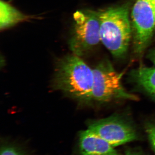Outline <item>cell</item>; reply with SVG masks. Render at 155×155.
<instances>
[{
  "instance_id": "cell-1",
  "label": "cell",
  "mask_w": 155,
  "mask_h": 155,
  "mask_svg": "<svg viewBox=\"0 0 155 155\" xmlns=\"http://www.w3.org/2000/svg\"><path fill=\"white\" fill-rule=\"evenodd\" d=\"M93 70L74 54L64 56L56 63L53 87L80 103L93 100Z\"/></svg>"
},
{
  "instance_id": "cell-2",
  "label": "cell",
  "mask_w": 155,
  "mask_h": 155,
  "mask_svg": "<svg viewBox=\"0 0 155 155\" xmlns=\"http://www.w3.org/2000/svg\"><path fill=\"white\" fill-rule=\"evenodd\" d=\"M99 11L101 42L115 58L124 57L129 48L132 32L129 4Z\"/></svg>"
},
{
  "instance_id": "cell-3",
  "label": "cell",
  "mask_w": 155,
  "mask_h": 155,
  "mask_svg": "<svg viewBox=\"0 0 155 155\" xmlns=\"http://www.w3.org/2000/svg\"><path fill=\"white\" fill-rule=\"evenodd\" d=\"M99 11L88 9L77 11L73 15L68 45L73 54L85 56L99 44Z\"/></svg>"
},
{
  "instance_id": "cell-4",
  "label": "cell",
  "mask_w": 155,
  "mask_h": 155,
  "mask_svg": "<svg viewBox=\"0 0 155 155\" xmlns=\"http://www.w3.org/2000/svg\"><path fill=\"white\" fill-rule=\"evenodd\" d=\"M93 70V100L108 102L115 100L138 99L124 88L122 83V73L116 71L110 62H101Z\"/></svg>"
},
{
  "instance_id": "cell-5",
  "label": "cell",
  "mask_w": 155,
  "mask_h": 155,
  "mask_svg": "<svg viewBox=\"0 0 155 155\" xmlns=\"http://www.w3.org/2000/svg\"><path fill=\"white\" fill-rule=\"evenodd\" d=\"M131 19L134 52L140 57L148 47L155 30L154 13L150 0H136Z\"/></svg>"
},
{
  "instance_id": "cell-6",
  "label": "cell",
  "mask_w": 155,
  "mask_h": 155,
  "mask_svg": "<svg viewBox=\"0 0 155 155\" xmlns=\"http://www.w3.org/2000/svg\"><path fill=\"white\" fill-rule=\"evenodd\" d=\"M88 129L114 147L134 141L137 138L133 126L117 116L93 121L89 124Z\"/></svg>"
},
{
  "instance_id": "cell-7",
  "label": "cell",
  "mask_w": 155,
  "mask_h": 155,
  "mask_svg": "<svg viewBox=\"0 0 155 155\" xmlns=\"http://www.w3.org/2000/svg\"><path fill=\"white\" fill-rule=\"evenodd\" d=\"M115 148L89 129L80 134V155H119Z\"/></svg>"
},
{
  "instance_id": "cell-8",
  "label": "cell",
  "mask_w": 155,
  "mask_h": 155,
  "mask_svg": "<svg viewBox=\"0 0 155 155\" xmlns=\"http://www.w3.org/2000/svg\"><path fill=\"white\" fill-rule=\"evenodd\" d=\"M35 16L22 13L5 1L0 2V29L5 30L21 22L35 19Z\"/></svg>"
},
{
  "instance_id": "cell-9",
  "label": "cell",
  "mask_w": 155,
  "mask_h": 155,
  "mask_svg": "<svg viewBox=\"0 0 155 155\" xmlns=\"http://www.w3.org/2000/svg\"><path fill=\"white\" fill-rule=\"evenodd\" d=\"M132 77L135 83L155 98V67H139L132 72Z\"/></svg>"
},
{
  "instance_id": "cell-10",
  "label": "cell",
  "mask_w": 155,
  "mask_h": 155,
  "mask_svg": "<svg viewBox=\"0 0 155 155\" xmlns=\"http://www.w3.org/2000/svg\"><path fill=\"white\" fill-rule=\"evenodd\" d=\"M145 130L150 144L155 152V123H148L145 126Z\"/></svg>"
},
{
  "instance_id": "cell-11",
  "label": "cell",
  "mask_w": 155,
  "mask_h": 155,
  "mask_svg": "<svg viewBox=\"0 0 155 155\" xmlns=\"http://www.w3.org/2000/svg\"><path fill=\"white\" fill-rule=\"evenodd\" d=\"M1 155H24L17 149L12 147H6L1 150Z\"/></svg>"
},
{
  "instance_id": "cell-12",
  "label": "cell",
  "mask_w": 155,
  "mask_h": 155,
  "mask_svg": "<svg viewBox=\"0 0 155 155\" xmlns=\"http://www.w3.org/2000/svg\"><path fill=\"white\" fill-rule=\"evenodd\" d=\"M148 57L149 59L155 65V48L150 51Z\"/></svg>"
},
{
  "instance_id": "cell-13",
  "label": "cell",
  "mask_w": 155,
  "mask_h": 155,
  "mask_svg": "<svg viewBox=\"0 0 155 155\" xmlns=\"http://www.w3.org/2000/svg\"><path fill=\"white\" fill-rule=\"evenodd\" d=\"M125 155H140L138 153H137L134 152H132V151H127V152L125 153Z\"/></svg>"
},
{
  "instance_id": "cell-14",
  "label": "cell",
  "mask_w": 155,
  "mask_h": 155,
  "mask_svg": "<svg viewBox=\"0 0 155 155\" xmlns=\"http://www.w3.org/2000/svg\"><path fill=\"white\" fill-rule=\"evenodd\" d=\"M150 1L151 3L153 5H155V0H150Z\"/></svg>"
},
{
  "instance_id": "cell-15",
  "label": "cell",
  "mask_w": 155,
  "mask_h": 155,
  "mask_svg": "<svg viewBox=\"0 0 155 155\" xmlns=\"http://www.w3.org/2000/svg\"><path fill=\"white\" fill-rule=\"evenodd\" d=\"M153 9L154 13L155 18V5H153Z\"/></svg>"
}]
</instances>
